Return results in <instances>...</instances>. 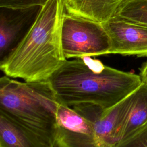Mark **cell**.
I'll use <instances>...</instances> for the list:
<instances>
[{"instance_id":"cell-1","label":"cell","mask_w":147,"mask_h":147,"mask_svg":"<svg viewBox=\"0 0 147 147\" xmlns=\"http://www.w3.org/2000/svg\"><path fill=\"white\" fill-rule=\"evenodd\" d=\"M48 82L60 104H92L107 110L133 92L142 80L139 75L83 57L66 60Z\"/></svg>"},{"instance_id":"cell-2","label":"cell","mask_w":147,"mask_h":147,"mask_svg":"<svg viewBox=\"0 0 147 147\" xmlns=\"http://www.w3.org/2000/svg\"><path fill=\"white\" fill-rule=\"evenodd\" d=\"M65 0H48L22 38L0 61L1 70L11 78L26 82L48 81L67 60L61 30Z\"/></svg>"},{"instance_id":"cell-3","label":"cell","mask_w":147,"mask_h":147,"mask_svg":"<svg viewBox=\"0 0 147 147\" xmlns=\"http://www.w3.org/2000/svg\"><path fill=\"white\" fill-rule=\"evenodd\" d=\"M59 104L48 80L22 82L6 75L0 79V113L49 147H56Z\"/></svg>"},{"instance_id":"cell-4","label":"cell","mask_w":147,"mask_h":147,"mask_svg":"<svg viewBox=\"0 0 147 147\" xmlns=\"http://www.w3.org/2000/svg\"><path fill=\"white\" fill-rule=\"evenodd\" d=\"M61 45L67 59L109 54L110 38L102 23L65 12Z\"/></svg>"},{"instance_id":"cell-5","label":"cell","mask_w":147,"mask_h":147,"mask_svg":"<svg viewBox=\"0 0 147 147\" xmlns=\"http://www.w3.org/2000/svg\"><path fill=\"white\" fill-rule=\"evenodd\" d=\"M134 96V91L107 110L92 104H80L72 107L91 122L98 147H114L122 139Z\"/></svg>"},{"instance_id":"cell-6","label":"cell","mask_w":147,"mask_h":147,"mask_svg":"<svg viewBox=\"0 0 147 147\" xmlns=\"http://www.w3.org/2000/svg\"><path fill=\"white\" fill-rule=\"evenodd\" d=\"M103 24L110 38L109 54L147 57V26L118 16Z\"/></svg>"},{"instance_id":"cell-7","label":"cell","mask_w":147,"mask_h":147,"mask_svg":"<svg viewBox=\"0 0 147 147\" xmlns=\"http://www.w3.org/2000/svg\"><path fill=\"white\" fill-rule=\"evenodd\" d=\"M56 147H98L91 122L72 107L59 104Z\"/></svg>"},{"instance_id":"cell-8","label":"cell","mask_w":147,"mask_h":147,"mask_svg":"<svg viewBox=\"0 0 147 147\" xmlns=\"http://www.w3.org/2000/svg\"><path fill=\"white\" fill-rule=\"evenodd\" d=\"M126 0H65V11L100 23L115 16Z\"/></svg>"},{"instance_id":"cell-9","label":"cell","mask_w":147,"mask_h":147,"mask_svg":"<svg viewBox=\"0 0 147 147\" xmlns=\"http://www.w3.org/2000/svg\"><path fill=\"white\" fill-rule=\"evenodd\" d=\"M0 147H49L5 115L0 113Z\"/></svg>"},{"instance_id":"cell-10","label":"cell","mask_w":147,"mask_h":147,"mask_svg":"<svg viewBox=\"0 0 147 147\" xmlns=\"http://www.w3.org/2000/svg\"><path fill=\"white\" fill-rule=\"evenodd\" d=\"M146 123L147 82L142 81L139 87L134 91L133 105L123 130L121 140Z\"/></svg>"},{"instance_id":"cell-11","label":"cell","mask_w":147,"mask_h":147,"mask_svg":"<svg viewBox=\"0 0 147 147\" xmlns=\"http://www.w3.org/2000/svg\"><path fill=\"white\" fill-rule=\"evenodd\" d=\"M24 14L7 16L1 13L0 17V57L3 59L12 50L11 47L25 22Z\"/></svg>"},{"instance_id":"cell-12","label":"cell","mask_w":147,"mask_h":147,"mask_svg":"<svg viewBox=\"0 0 147 147\" xmlns=\"http://www.w3.org/2000/svg\"><path fill=\"white\" fill-rule=\"evenodd\" d=\"M115 16L147 26V0H126Z\"/></svg>"},{"instance_id":"cell-13","label":"cell","mask_w":147,"mask_h":147,"mask_svg":"<svg viewBox=\"0 0 147 147\" xmlns=\"http://www.w3.org/2000/svg\"><path fill=\"white\" fill-rule=\"evenodd\" d=\"M114 147H147V123Z\"/></svg>"},{"instance_id":"cell-14","label":"cell","mask_w":147,"mask_h":147,"mask_svg":"<svg viewBox=\"0 0 147 147\" xmlns=\"http://www.w3.org/2000/svg\"><path fill=\"white\" fill-rule=\"evenodd\" d=\"M48 0H0V7L13 10H24L41 7Z\"/></svg>"},{"instance_id":"cell-15","label":"cell","mask_w":147,"mask_h":147,"mask_svg":"<svg viewBox=\"0 0 147 147\" xmlns=\"http://www.w3.org/2000/svg\"><path fill=\"white\" fill-rule=\"evenodd\" d=\"M142 80L147 82V60L142 64L140 68V74Z\"/></svg>"}]
</instances>
